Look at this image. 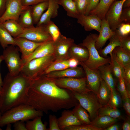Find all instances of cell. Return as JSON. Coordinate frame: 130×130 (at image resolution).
Wrapping results in <instances>:
<instances>
[{"mask_svg":"<svg viewBox=\"0 0 130 130\" xmlns=\"http://www.w3.org/2000/svg\"><path fill=\"white\" fill-rule=\"evenodd\" d=\"M43 112L26 104H23L7 110L0 117V127L20 121H27L38 116H42Z\"/></svg>","mask_w":130,"mask_h":130,"instance_id":"cell-3","label":"cell"},{"mask_svg":"<svg viewBox=\"0 0 130 130\" xmlns=\"http://www.w3.org/2000/svg\"><path fill=\"white\" fill-rule=\"evenodd\" d=\"M118 119L107 116L98 115L91 121V124L104 130L114 124Z\"/></svg>","mask_w":130,"mask_h":130,"instance_id":"cell-27","label":"cell"},{"mask_svg":"<svg viewBox=\"0 0 130 130\" xmlns=\"http://www.w3.org/2000/svg\"><path fill=\"white\" fill-rule=\"evenodd\" d=\"M42 116H38L32 121H27L26 125L27 130H47V123L44 124L42 121Z\"/></svg>","mask_w":130,"mask_h":130,"instance_id":"cell-36","label":"cell"},{"mask_svg":"<svg viewBox=\"0 0 130 130\" xmlns=\"http://www.w3.org/2000/svg\"><path fill=\"white\" fill-rule=\"evenodd\" d=\"M20 37L37 43H45L53 40L51 36L45 31L42 25L24 28L23 32L17 37Z\"/></svg>","mask_w":130,"mask_h":130,"instance_id":"cell-9","label":"cell"},{"mask_svg":"<svg viewBox=\"0 0 130 130\" xmlns=\"http://www.w3.org/2000/svg\"><path fill=\"white\" fill-rule=\"evenodd\" d=\"M130 7V0H125L123 5V8Z\"/></svg>","mask_w":130,"mask_h":130,"instance_id":"cell-57","label":"cell"},{"mask_svg":"<svg viewBox=\"0 0 130 130\" xmlns=\"http://www.w3.org/2000/svg\"><path fill=\"white\" fill-rule=\"evenodd\" d=\"M79 65L84 70L88 88L97 95L102 79L99 71L98 70H94L90 69L83 62H80Z\"/></svg>","mask_w":130,"mask_h":130,"instance_id":"cell-13","label":"cell"},{"mask_svg":"<svg viewBox=\"0 0 130 130\" xmlns=\"http://www.w3.org/2000/svg\"><path fill=\"white\" fill-rule=\"evenodd\" d=\"M99 35L95 44V46L99 50L105 45L106 41L115 33L110 28L108 23L105 19L102 20Z\"/></svg>","mask_w":130,"mask_h":130,"instance_id":"cell-17","label":"cell"},{"mask_svg":"<svg viewBox=\"0 0 130 130\" xmlns=\"http://www.w3.org/2000/svg\"><path fill=\"white\" fill-rule=\"evenodd\" d=\"M117 0H100L96 7L90 12L88 15H96L101 20L105 19V14L110 7Z\"/></svg>","mask_w":130,"mask_h":130,"instance_id":"cell-25","label":"cell"},{"mask_svg":"<svg viewBox=\"0 0 130 130\" xmlns=\"http://www.w3.org/2000/svg\"><path fill=\"white\" fill-rule=\"evenodd\" d=\"M78 13L84 14L89 3V0H73Z\"/></svg>","mask_w":130,"mask_h":130,"instance_id":"cell-40","label":"cell"},{"mask_svg":"<svg viewBox=\"0 0 130 130\" xmlns=\"http://www.w3.org/2000/svg\"><path fill=\"white\" fill-rule=\"evenodd\" d=\"M49 5L46 11L44 13L36 26L44 24L51 20L52 18L57 17L59 7V0H48Z\"/></svg>","mask_w":130,"mask_h":130,"instance_id":"cell-20","label":"cell"},{"mask_svg":"<svg viewBox=\"0 0 130 130\" xmlns=\"http://www.w3.org/2000/svg\"><path fill=\"white\" fill-rule=\"evenodd\" d=\"M6 126V130H11V124H7Z\"/></svg>","mask_w":130,"mask_h":130,"instance_id":"cell-58","label":"cell"},{"mask_svg":"<svg viewBox=\"0 0 130 130\" xmlns=\"http://www.w3.org/2000/svg\"><path fill=\"white\" fill-rule=\"evenodd\" d=\"M100 0H89L88 5L84 15H88L94 9L98 4Z\"/></svg>","mask_w":130,"mask_h":130,"instance_id":"cell-48","label":"cell"},{"mask_svg":"<svg viewBox=\"0 0 130 130\" xmlns=\"http://www.w3.org/2000/svg\"><path fill=\"white\" fill-rule=\"evenodd\" d=\"M68 53L70 58H74L79 62L86 61L89 57L88 51L86 47L74 43L70 48Z\"/></svg>","mask_w":130,"mask_h":130,"instance_id":"cell-21","label":"cell"},{"mask_svg":"<svg viewBox=\"0 0 130 130\" xmlns=\"http://www.w3.org/2000/svg\"><path fill=\"white\" fill-rule=\"evenodd\" d=\"M58 125L61 130H64L71 126H77L82 124L73 114L72 110H65L61 116L57 118Z\"/></svg>","mask_w":130,"mask_h":130,"instance_id":"cell-19","label":"cell"},{"mask_svg":"<svg viewBox=\"0 0 130 130\" xmlns=\"http://www.w3.org/2000/svg\"><path fill=\"white\" fill-rule=\"evenodd\" d=\"M47 0L36 4L30 6L31 15L34 24H37L41 17L48 6Z\"/></svg>","mask_w":130,"mask_h":130,"instance_id":"cell-26","label":"cell"},{"mask_svg":"<svg viewBox=\"0 0 130 130\" xmlns=\"http://www.w3.org/2000/svg\"><path fill=\"white\" fill-rule=\"evenodd\" d=\"M115 31L114 34L109 39L110 42L108 45L103 49L99 50L98 52L100 55L104 58H107V55L111 53L116 47L120 46L117 29Z\"/></svg>","mask_w":130,"mask_h":130,"instance_id":"cell-24","label":"cell"},{"mask_svg":"<svg viewBox=\"0 0 130 130\" xmlns=\"http://www.w3.org/2000/svg\"><path fill=\"white\" fill-rule=\"evenodd\" d=\"M119 34L120 43V46L125 51L130 53V36H123Z\"/></svg>","mask_w":130,"mask_h":130,"instance_id":"cell-43","label":"cell"},{"mask_svg":"<svg viewBox=\"0 0 130 130\" xmlns=\"http://www.w3.org/2000/svg\"><path fill=\"white\" fill-rule=\"evenodd\" d=\"M45 75L48 78H80L85 77L83 68L78 66L75 68H69L62 70L52 72Z\"/></svg>","mask_w":130,"mask_h":130,"instance_id":"cell-16","label":"cell"},{"mask_svg":"<svg viewBox=\"0 0 130 130\" xmlns=\"http://www.w3.org/2000/svg\"><path fill=\"white\" fill-rule=\"evenodd\" d=\"M24 121H20L14 123L13 125L15 130H27Z\"/></svg>","mask_w":130,"mask_h":130,"instance_id":"cell-50","label":"cell"},{"mask_svg":"<svg viewBox=\"0 0 130 130\" xmlns=\"http://www.w3.org/2000/svg\"><path fill=\"white\" fill-rule=\"evenodd\" d=\"M125 0H117L111 5L106 13L105 18L113 31L117 29L122 23L120 16L123 5Z\"/></svg>","mask_w":130,"mask_h":130,"instance_id":"cell-10","label":"cell"},{"mask_svg":"<svg viewBox=\"0 0 130 130\" xmlns=\"http://www.w3.org/2000/svg\"><path fill=\"white\" fill-rule=\"evenodd\" d=\"M55 60L54 55L32 59L25 63L21 73L32 79L42 76L46 68Z\"/></svg>","mask_w":130,"mask_h":130,"instance_id":"cell-5","label":"cell"},{"mask_svg":"<svg viewBox=\"0 0 130 130\" xmlns=\"http://www.w3.org/2000/svg\"><path fill=\"white\" fill-rule=\"evenodd\" d=\"M55 84L60 88L80 93L91 91L88 88L86 77L74 78H53Z\"/></svg>","mask_w":130,"mask_h":130,"instance_id":"cell-8","label":"cell"},{"mask_svg":"<svg viewBox=\"0 0 130 130\" xmlns=\"http://www.w3.org/2000/svg\"><path fill=\"white\" fill-rule=\"evenodd\" d=\"M15 46L11 45L4 49L2 55L11 76L17 75L21 72L24 63L20 58L19 49Z\"/></svg>","mask_w":130,"mask_h":130,"instance_id":"cell-6","label":"cell"},{"mask_svg":"<svg viewBox=\"0 0 130 130\" xmlns=\"http://www.w3.org/2000/svg\"><path fill=\"white\" fill-rule=\"evenodd\" d=\"M1 92L0 91V94H1Z\"/></svg>","mask_w":130,"mask_h":130,"instance_id":"cell-61","label":"cell"},{"mask_svg":"<svg viewBox=\"0 0 130 130\" xmlns=\"http://www.w3.org/2000/svg\"><path fill=\"white\" fill-rule=\"evenodd\" d=\"M49 130H60L59 127L57 118L54 115L50 114L49 117Z\"/></svg>","mask_w":130,"mask_h":130,"instance_id":"cell-46","label":"cell"},{"mask_svg":"<svg viewBox=\"0 0 130 130\" xmlns=\"http://www.w3.org/2000/svg\"><path fill=\"white\" fill-rule=\"evenodd\" d=\"M31 80L21 72L15 76L8 73L5 76L0 95L1 114L13 107L26 103Z\"/></svg>","mask_w":130,"mask_h":130,"instance_id":"cell-2","label":"cell"},{"mask_svg":"<svg viewBox=\"0 0 130 130\" xmlns=\"http://www.w3.org/2000/svg\"><path fill=\"white\" fill-rule=\"evenodd\" d=\"M119 35L125 36L129 35L130 33V23L122 22L118 28Z\"/></svg>","mask_w":130,"mask_h":130,"instance_id":"cell-45","label":"cell"},{"mask_svg":"<svg viewBox=\"0 0 130 130\" xmlns=\"http://www.w3.org/2000/svg\"><path fill=\"white\" fill-rule=\"evenodd\" d=\"M72 92L81 105L89 113L90 118L93 120L97 116L99 109L103 106L97 95L92 91L84 93Z\"/></svg>","mask_w":130,"mask_h":130,"instance_id":"cell-7","label":"cell"},{"mask_svg":"<svg viewBox=\"0 0 130 130\" xmlns=\"http://www.w3.org/2000/svg\"><path fill=\"white\" fill-rule=\"evenodd\" d=\"M2 130V129L0 127V130Z\"/></svg>","mask_w":130,"mask_h":130,"instance_id":"cell-60","label":"cell"},{"mask_svg":"<svg viewBox=\"0 0 130 130\" xmlns=\"http://www.w3.org/2000/svg\"><path fill=\"white\" fill-rule=\"evenodd\" d=\"M3 60L4 58L2 55H0V65L1 62ZM3 84V81L2 79L1 75L0 72V91L1 92L2 90Z\"/></svg>","mask_w":130,"mask_h":130,"instance_id":"cell-56","label":"cell"},{"mask_svg":"<svg viewBox=\"0 0 130 130\" xmlns=\"http://www.w3.org/2000/svg\"><path fill=\"white\" fill-rule=\"evenodd\" d=\"M122 99L120 94L116 90L111 91L108 105L114 109H117L121 104Z\"/></svg>","mask_w":130,"mask_h":130,"instance_id":"cell-39","label":"cell"},{"mask_svg":"<svg viewBox=\"0 0 130 130\" xmlns=\"http://www.w3.org/2000/svg\"><path fill=\"white\" fill-rule=\"evenodd\" d=\"M122 129L123 130H130V123L129 119H127L124 121L122 126Z\"/></svg>","mask_w":130,"mask_h":130,"instance_id":"cell-54","label":"cell"},{"mask_svg":"<svg viewBox=\"0 0 130 130\" xmlns=\"http://www.w3.org/2000/svg\"><path fill=\"white\" fill-rule=\"evenodd\" d=\"M119 127L117 125L113 124L104 129V130H118Z\"/></svg>","mask_w":130,"mask_h":130,"instance_id":"cell-55","label":"cell"},{"mask_svg":"<svg viewBox=\"0 0 130 130\" xmlns=\"http://www.w3.org/2000/svg\"><path fill=\"white\" fill-rule=\"evenodd\" d=\"M74 43L73 39L67 38L61 34L55 41H53L55 60H67L70 58L69 50Z\"/></svg>","mask_w":130,"mask_h":130,"instance_id":"cell-11","label":"cell"},{"mask_svg":"<svg viewBox=\"0 0 130 130\" xmlns=\"http://www.w3.org/2000/svg\"><path fill=\"white\" fill-rule=\"evenodd\" d=\"M68 59L55 60L45 70L42 75L52 72L63 70L69 68Z\"/></svg>","mask_w":130,"mask_h":130,"instance_id":"cell-34","label":"cell"},{"mask_svg":"<svg viewBox=\"0 0 130 130\" xmlns=\"http://www.w3.org/2000/svg\"><path fill=\"white\" fill-rule=\"evenodd\" d=\"M6 1V0H0V17L5 10Z\"/></svg>","mask_w":130,"mask_h":130,"instance_id":"cell-53","label":"cell"},{"mask_svg":"<svg viewBox=\"0 0 130 130\" xmlns=\"http://www.w3.org/2000/svg\"><path fill=\"white\" fill-rule=\"evenodd\" d=\"M78 103L72 91L59 87L53 78L44 75L32 79L25 104L47 114L69 109Z\"/></svg>","mask_w":130,"mask_h":130,"instance_id":"cell-1","label":"cell"},{"mask_svg":"<svg viewBox=\"0 0 130 130\" xmlns=\"http://www.w3.org/2000/svg\"><path fill=\"white\" fill-rule=\"evenodd\" d=\"M109 63L100 66L99 71L102 79L105 82L111 92L116 90L115 81Z\"/></svg>","mask_w":130,"mask_h":130,"instance_id":"cell-22","label":"cell"},{"mask_svg":"<svg viewBox=\"0 0 130 130\" xmlns=\"http://www.w3.org/2000/svg\"><path fill=\"white\" fill-rule=\"evenodd\" d=\"M42 25L45 31L51 36L53 41H55L61 34L58 27L51 20Z\"/></svg>","mask_w":130,"mask_h":130,"instance_id":"cell-38","label":"cell"},{"mask_svg":"<svg viewBox=\"0 0 130 130\" xmlns=\"http://www.w3.org/2000/svg\"><path fill=\"white\" fill-rule=\"evenodd\" d=\"M123 78L128 95L130 98V64L124 67Z\"/></svg>","mask_w":130,"mask_h":130,"instance_id":"cell-41","label":"cell"},{"mask_svg":"<svg viewBox=\"0 0 130 130\" xmlns=\"http://www.w3.org/2000/svg\"><path fill=\"white\" fill-rule=\"evenodd\" d=\"M59 4L66 11L68 16L77 19L79 14L73 0H59Z\"/></svg>","mask_w":130,"mask_h":130,"instance_id":"cell-32","label":"cell"},{"mask_svg":"<svg viewBox=\"0 0 130 130\" xmlns=\"http://www.w3.org/2000/svg\"><path fill=\"white\" fill-rule=\"evenodd\" d=\"M79 62L76 59L70 58L68 59V63L70 68H75L79 65Z\"/></svg>","mask_w":130,"mask_h":130,"instance_id":"cell-52","label":"cell"},{"mask_svg":"<svg viewBox=\"0 0 130 130\" xmlns=\"http://www.w3.org/2000/svg\"><path fill=\"white\" fill-rule=\"evenodd\" d=\"M47 0H21L22 5L25 7L32 6Z\"/></svg>","mask_w":130,"mask_h":130,"instance_id":"cell-49","label":"cell"},{"mask_svg":"<svg viewBox=\"0 0 130 130\" xmlns=\"http://www.w3.org/2000/svg\"><path fill=\"white\" fill-rule=\"evenodd\" d=\"M14 39L16 45L17 46L21 53V58L23 62L32 54L38 46L44 43L35 42L21 37Z\"/></svg>","mask_w":130,"mask_h":130,"instance_id":"cell-14","label":"cell"},{"mask_svg":"<svg viewBox=\"0 0 130 130\" xmlns=\"http://www.w3.org/2000/svg\"><path fill=\"white\" fill-rule=\"evenodd\" d=\"M124 102V107L127 114L130 115V98L127 97L122 100Z\"/></svg>","mask_w":130,"mask_h":130,"instance_id":"cell-51","label":"cell"},{"mask_svg":"<svg viewBox=\"0 0 130 130\" xmlns=\"http://www.w3.org/2000/svg\"><path fill=\"white\" fill-rule=\"evenodd\" d=\"M112 53L117 60L124 68L130 64V53L125 51L120 46L116 47Z\"/></svg>","mask_w":130,"mask_h":130,"instance_id":"cell-29","label":"cell"},{"mask_svg":"<svg viewBox=\"0 0 130 130\" xmlns=\"http://www.w3.org/2000/svg\"><path fill=\"white\" fill-rule=\"evenodd\" d=\"M118 79V81L117 85V88L123 100L128 96L127 93L123 78L122 77Z\"/></svg>","mask_w":130,"mask_h":130,"instance_id":"cell-44","label":"cell"},{"mask_svg":"<svg viewBox=\"0 0 130 130\" xmlns=\"http://www.w3.org/2000/svg\"><path fill=\"white\" fill-rule=\"evenodd\" d=\"M64 130H102L91 124H82L77 126H72L65 128Z\"/></svg>","mask_w":130,"mask_h":130,"instance_id":"cell-42","label":"cell"},{"mask_svg":"<svg viewBox=\"0 0 130 130\" xmlns=\"http://www.w3.org/2000/svg\"><path fill=\"white\" fill-rule=\"evenodd\" d=\"M0 23L14 38L19 36L24 30V28L14 20H8Z\"/></svg>","mask_w":130,"mask_h":130,"instance_id":"cell-23","label":"cell"},{"mask_svg":"<svg viewBox=\"0 0 130 130\" xmlns=\"http://www.w3.org/2000/svg\"><path fill=\"white\" fill-rule=\"evenodd\" d=\"M77 19V22L84 27L86 31L95 30L100 32L102 20L97 16L80 14Z\"/></svg>","mask_w":130,"mask_h":130,"instance_id":"cell-15","label":"cell"},{"mask_svg":"<svg viewBox=\"0 0 130 130\" xmlns=\"http://www.w3.org/2000/svg\"><path fill=\"white\" fill-rule=\"evenodd\" d=\"M98 115H106L118 119L122 117L121 113L117 109L114 108L108 104L102 106L99 109Z\"/></svg>","mask_w":130,"mask_h":130,"instance_id":"cell-37","label":"cell"},{"mask_svg":"<svg viewBox=\"0 0 130 130\" xmlns=\"http://www.w3.org/2000/svg\"><path fill=\"white\" fill-rule=\"evenodd\" d=\"M0 44L4 49L9 45L16 46L14 38L0 23Z\"/></svg>","mask_w":130,"mask_h":130,"instance_id":"cell-33","label":"cell"},{"mask_svg":"<svg viewBox=\"0 0 130 130\" xmlns=\"http://www.w3.org/2000/svg\"><path fill=\"white\" fill-rule=\"evenodd\" d=\"M1 114L0 111V117H1Z\"/></svg>","mask_w":130,"mask_h":130,"instance_id":"cell-59","label":"cell"},{"mask_svg":"<svg viewBox=\"0 0 130 130\" xmlns=\"http://www.w3.org/2000/svg\"><path fill=\"white\" fill-rule=\"evenodd\" d=\"M120 19L122 23H130V7L122 9Z\"/></svg>","mask_w":130,"mask_h":130,"instance_id":"cell-47","label":"cell"},{"mask_svg":"<svg viewBox=\"0 0 130 130\" xmlns=\"http://www.w3.org/2000/svg\"><path fill=\"white\" fill-rule=\"evenodd\" d=\"M18 22L23 28H27L34 26V23L31 15L30 6L24 10L20 14Z\"/></svg>","mask_w":130,"mask_h":130,"instance_id":"cell-31","label":"cell"},{"mask_svg":"<svg viewBox=\"0 0 130 130\" xmlns=\"http://www.w3.org/2000/svg\"><path fill=\"white\" fill-rule=\"evenodd\" d=\"M110 55V60L109 64L112 74L118 79L123 78L124 68L117 60L112 52Z\"/></svg>","mask_w":130,"mask_h":130,"instance_id":"cell-35","label":"cell"},{"mask_svg":"<svg viewBox=\"0 0 130 130\" xmlns=\"http://www.w3.org/2000/svg\"><path fill=\"white\" fill-rule=\"evenodd\" d=\"M72 110L73 114L82 124H91V121L87 111L79 103L74 106Z\"/></svg>","mask_w":130,"mask_h":130,"instance_id":"cell-30","label":"cell"},{"mask_svg":"<svg viewBox=\"0 0 130 130\" xmlns=\"http://www.w3.org/2000/svg\"><path fill=\"white\" fill-rule=\"evenodd\" d=\"M111 93L110 89L102 79L97 96L100 102L103 106L108 104Z\"/></svg>","mask_w":130,"mask_h":130,"instance_id":"cell-28","label":"cell"},{"mask_svg":"<svg viewBox=\"0 0 130 130\" xmlns=\"http://www.w3.org/2000/svg\"></svg>","mask_w":130,"mask_h":130,"instance_id":"cell-62","label":"cell"},{"mask_svg":"<svg viewBox=\"0 0 130 130\" xmlns=\"http://www.w3.org/2000/svg\"><path fill=\"white\" fill-rule=\"evenodd\" d=\"M98 35L92 33L87 35L80 45L86 47L88 50L89 57L84 63L88 67L92 70H98L99 67L109 64L110 58H104L99 54L95 46V43Z\"/></svg>","mask_w":130,"mask_h":130,"instance_id":"cell-4","label":"cell"},{"mask_svg":"<svg viewBox=\"0 0 130 130\" xmlns=\"http://www.w3.org/2000/svg\"><path fill=\"white\" fill-rule=\"evenodd\" d=\"M54 47L53 40L44 43L38 46L32 54L23 62L24 64L33 59L54 55Z\"/></svg>","mask_w":130,"mask_h":130,"instance_id":"cell-18","label":"cell"},{"mask_svg":"<svg viewBox=\"0 0 130 130\" xmlns=\"http://www.w3.org/2000/svg\"><path fill=\"white\" fill-rule=\"evenodd\" d=\"M28 7L23 6L21 0H6L5 10L0 17V23L10 19L18 22L21 13Z\"/></svg>","mask_w":130,"mask_h":130,"instance_id":"cell-12","label":"cell"}]
</instances>
